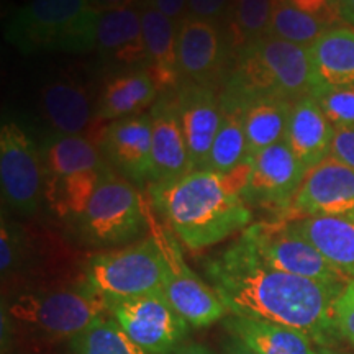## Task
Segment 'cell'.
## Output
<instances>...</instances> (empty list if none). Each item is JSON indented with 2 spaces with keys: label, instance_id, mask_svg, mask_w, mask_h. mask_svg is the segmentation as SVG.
Wrapping results in <instances>:
<instances>
[{
  "label": "cell",
  "instance_id": "32",
  "mask_svg": "<svg viewBox=\"0 0 354 354\" xmlns=\"http://www.w3.org/2000/svg\"><path fill=\"white\" fill-rule=\"evenodd\" d=\"M32 263V246L21 225L8 218L2 212L0 223V274L6 286L7 281L20 277Z\"/></svg>",
  "mask_w": 354,
  "mask_h": 354
},
{
  "label": "cell",
  "instance_id": "9",
  "mask_svg": "<svg viewBox=\"0 0 354 354\" xmlns=\"http://www.w3.org/2000/svg\"><path fill=\"white\" fill-rule=\"evenodd\" d=\"M241 234L251 243L259 258L277 271L338 289L351 281L333 268L312 243L300 236L289 220L254 221Z\"/></svg>",
  "mask_w": 354,
  "mask_h": 354
},
{
  "label": "cell",
  "instance_id": "36",
  "mask_svg": "<svg viewBox=\"0 0 354 354\" xmlns=\"http://www.w3.org/2000/svg\"><path fill=\"white\" fill-rule=\"evenodd\" d=\"M331 156L354 167V127L336 130L333 146H331Z\"/></svg>",
  "mask_w": 354,
  "mask_h": 354
},
{
  "label": "cell",
  "instance_id": "37",
  "mask_svg": "<svg viewBox=\"0 0 354 354\" xmlns=\"http://www.w3.org/2000/svg\"><path fill=\"white\" fill-rule=\"evenodd\" d=\"M143 6L156 8L158 12L166 15L176 25H179L187 17L189 0H143L141 7Z\"/></svg>",
  "mask_w": 354,
  "mask_h": 354
},
{
  "label": "cell",
  "instance_id": "42",
  "mask_svg": "<svg viewBox=\"0 0 354 354\" xmlns=\"http://www.w3.org/2000/svg\"><path fill=\"white\" fill-rule=\"evenodd\" d=\"M317 354H330V351H325V349H318Z\"/></svg>",
  "mask_w": 354,
  "mask_h": 354
},
{
  "label": "cell",
  "instance_id": "5",
  "mask_svg": "<svg viewBox=\"0 0 354 354\" xmlns=\"http://www.w3.org/2000/svg\"><path fill=\"white\" fill-rule=\"evenodd\" d=\"M99 17L87 0H28L8 19L6 39L24 55H84L95 50Z\"/></svg>",
  "mask_w": 354,
  "mask_h": 354
},
{
  "label": "cell",
  "instance_id": "8",
  "mask_svg": "<svg viewBox=\"0 0 354 354\" xmlns=\"http://www.w3.org/2000/svg\"><path fill=\"white\" fill-rule=\"evenodd\" d=\"M165 258L151 233L131 245L99 251L87 259L84 279L107 305L161 290Z\"/></svg>",
  "mask_w": 354,
  "mask_h": 354
},
{
  "label": "cell",
  "instance_id": "18",
  "mask_svg": "<svg viewBox=\"0 0 354 354\" xmlns=\"http://www.w3.org/2000/svg\"><path fill=\"white\" fill-rule=\"evenodd\" d=\"M95 51L100 68L113 76L136 69H148L140 8L100 13Z\"/></svg>",
  "mask_w": 354,
  "mask_h": 354
},
{
  "label": "cell",
  "instance_id": "41",
  "mask_svg": "<svg viewBox=\"0 0 354 354\" xmlns=\"http://www.w3.org/2000/svg\"><path fill=\"white\" fill-rule=\"evenodd\" d=\"M339 17L354 28V0H339Z\"/></svg>",
  "mask_w": 354,
  "mask_h": 354
},
{
  "label": "cell",
  "instance_id": "15",
  "mask_svg": "<svg viewBox=\"0 0 354 354\" xmlns=\"http://www.w3.org/2000/svg\"><path fill=\"white\" fill-rule=\"evenodd\" d=\"M300 216L354 220V167L330 156L308 169L287 220Z\"/></svg>",
  "mask_w": 354,
  "mask_h": 354
},
{
  "label": "cell",
  "instance_id": "1",
  "mask_svg": "<svg viewBox=\"0 0 354 354\" xmlns=\"http://www.w3.org/2000/svg\"><path fill=\"white\" fill-rule=\"evenodd\" d=\"M202 266L230 315L289 326L320 346L339 338L335 302L343 289L277 271L243 234Z\"/></svg>",
  "mask_w": 354,
  "mask_h": 354
},
{
  "label": "cell",
  "instance_id": "11",
  "mask_svg": "<svg viewBox=\"0 0 354 354\" xmlns=\"http://www.w3.org/2000/svg\"><path fill=\"white\" fill-rule=\"evenodd\" d=\"M0 187L8 210L33 216L44 201V172L39 148L17 123L0 130Z\"/></svg>",
  "mask_w": 354,
  "mask_h": 354
},
{
  "label": "cell",
  "instance_id": "19",
  "mask_svg": "<svg viewBox=\"0 0 354 354\" xmlns=\"http://www.w3.org/2000/svg\"><path fill=\"white\" fill-rule=\"evenodd\" d=\"M149 115L153 123V169L149 184L166 183L194 171L176 110L174 91L162 92L149 109Z\"/></svg>",
  "mask_w": 354,
  "mask_h": 354
},
{
  "label": "cell",
  "instance_id": "14",
  "mask_svg": "<svg viewBox=\"0 0 354 354\" xmlns=\"http://www.w3.org/2000/svg\"><path fill=\"white\" fill-rule=\"evenodd\" d=\"M230 51L221 25L194 17H185L177 25V63L183 81L209 87L223 84L230 71Z\"/></svg>",
  "mask_w": 354,
  "mask_h": 354
},
{
  "label": "cell",
  "instance_id": "43",
  "mask_svg": "<svg viewBox=\"0 0 354 354\" xmlns=\"http://www.w3.org/2000/svg\"><path fill=\"white\" fill-rule=\"evenodd\" d=\"M333 2H335L336 6H338V8H339V0H333Z\"/></svg>",
  "mask_w": 354,
  "mask_h": 354
},
{
  "label": "cell",
  "instance_id": "24",
  "mask_svg": "<svg viewBox=\"0 0 354 354\" xmlns=\"http://www.w3.org/2000/svg\"><path fill=\"white\" fill-rule=\"evenodd\" d=\"M159 95L161 92L156 82L146 69L117 74L109 79L97 100L95 120L113 122L145 113Z\"/></svg>",
  "mask_w": 354,
  "mask_h": 354
},
{
  "label": "cell",
  "instance_id": "17",
  "mask_svg": "<svg viewBox=\"0 0 354 354\" xmlns=\"http://www.w3.org/2000/svg\"><path fill=\"white\" fill-rule=\"evenodd\" d=\"M176 110L192 169H203L220 130L223 110L215 87L183 81L174 91Z\"/></svg>",
  "mask_w": 354,
  "mask_h": 354
},
{
  "label": "cell",
  "instance_id": "39",
  "mask_svg": "<svg viewBox=\"0 0 354 354\" xmlns=\"http://www.w3.org/2000/svg\"><path fill=\"white\" fill-rule=\"evenodd\" d=\"M221 354H256L246 346L241 339L236 336L228 335L223 342V348H221Z\"/></svg>",
  "mask_w": 354,
  "mask_h": 354
},
{
  "label": "cell",
  "instance_id": "30",
  "mask_svg": "<svg viewBox=\"0 0 354 354\" xmlns=\"http://www.w3.org/2000/svg\"><path fill=\"white\" fill-rule=\"evenodd\" d=\"M69 354H148L120 328L110 313L97 318L68 343Z\"/></svg>",
  "mask_w": 354,
  "mask_h": 354
},
{
  "label": "cell",
  "instance_id": "22",
  "mask_svg": "<svg viewBox=\"0 0 354 354\" xmlns=\"http://www.w3.org/2000/svg\"><path fill=\"white\" fill-rule=\"evenodd\" d=\"M140 10L148 56L146 71L151 74L161 94L176 91L183 82L177 63V25L153 7L143 6Z\"/></svg>",
  "mask_w": 354,
  "mask_h": 354
},
{
  "label": "cell",
  "instance_id": "6",
  "mask_svg": "<svg viewBox=\"0 0 354 354\" xmlns=\"http://www.w3.org/2000/svg\"><path fill=\"white\" fill-rule=\"evenodd\" d=\"M44 172V201L61 221H69L87 205L104 177L112 171L99 145L82 135H53L39 146Z\"/></svg>",
  "mask_w": 354,
  "mask_h": 354
},
{
  "label": "cell",
  "instance_id": "23",
  "mask_svg": "<svg viewBox=\"0 0 354 354\" xmlns=\"http://www.w3.org/2000/svg\"><path fill=\"white\" fill-rule=\"evenodd\" d=\"M313 87L354 88V28L326 30L308 48Z\"/></svg>",
  "mask_w": 354,
  "mask_h": 354
},
{
  "label": "cell",
  "instance_id": "10",
  "mask_svg": "<svg viewBox=\"0 0 354 354\" xmlns=\"http://www.w3.org/2000/svg\"><path fill=\"white\" fill-rule=\"evenodd\" d=\"M151 233L156 236L165 258V276L161 290L174 310L189 323L190 328H207L230 315L218 294L209 282L189 268L183 245L169 228L151 220Z\"/></svg>",
  "mask_w": 354,
  "mask_h": 354
},
{
  "label": "cell",
  "instance_id": "7",
  "mask_svg": "<svg viewBox=\"0 0 354 354\" xmlns=\"http://www.w3.org/2000/svg\"><path fill=\"white\" fill-rule=\"evenodd\" d=\"M64 225L84 246L105 251L143 240L151 215L136 185L112 169L81 214Z\"/></svg>",
  "mask_w": 354,
  "mask_h": 354
},
{
  "label": "cell",
  "instance_id": "31",
  "mask_svg": "<svg viewBox=\"0 0 354 354\" xmlns=\"http://www.w3.org/2000/svg\"><path fill=\"white\" fill-rule=\"evenodd\" d=\"M330 28L335 26L328 21L299 10L287 0H276L268 35L310 48Z\"/></svg>",
  "mask_w": 354,
  "mask_h": 354
},
{
  "label": "cell",
  "instance_id": "20",
  "mask_svg": "<svg viewBox=\"0 0 354 354\" xmlns=\"http://www.w3.org/2000/svg\"><path fill=\"white\" fill-rule=\"evenodd\" d=\"M39 107L53 135H82L95 118L94 99L86 84L76 77H56L39 92Z\"/></svg>",
  "mask_w": 354,
  "mask_h": 354
},
{
  "label": "cell",
  "instance_id": "21",
  "mask_svg": "<svg viewBox=\"0 0 354 354\" xmlns=\"http://www.w3.org/2000/svg\"><path fill=\"white\" fill-rule=\"evenodd\" d=\"M335 133L312 94L292 104L286 143L307 171L331 156Z\"/></svg>",
  "mask_w": 354,
  "mask_h": 354
},
{
  "label": "cell",
  "instance_id": "29",
  "mask_svg": "<svg viewBox=\"0 0 354 354\" xmlns=\"http://www.w3.org/2000/svg\"><path fill=\"white\" fill-rule=\"evenodd\" d=\"M276 0H233L228 19L221 25L233 55L245 44L266 37Z\"/></svg>",
  "mask_w": 354,
  "mask_h": 354
},
{
  "label": "cell",
  "instance_id": "44",
  "mask_svg": "<svg viewBox=\"0 0 354 354\" xmlns=\"http://www.w3.org/2000/svg\"><path fill=\"white\" fill-rule=\"evenodd\" d=\"M12 354H13V353H12Z\"/></svg>",
  "mask_w": 354,
  "mask_h": 354
},
{
  "label": "cell",
  "instance_id": "4",
  "mask_svg": "<svg viewBox=\"0 0 354 354\" xmlns=\"http://www.w3.org/2000/svg\"><path fill=\"white\" fill-rule=\"evenodd\" d=\"M13 331L33 342H71L109 313V305L86 279L57 282L3 297L2 312Z\"/></svg>",
  "mask_w": 354,
  "mask_h": 354
},
{
  "label": "cell",
  "instance_id": "38",
  "mask_svg": "<svg viewBox=\"0 0 354 354\" xmlns=\"http://www.w3.org/2000/svg\"><path fill=\"white\" fill-rule=\"evenodd\" d=\"M143 0H87L88 7L94 8L95 12L105 13L113 10H122V8H133L141 7Z\"/></svg>",
  "mask_w": 354,
  "mask_h": 354
},
{
  "label": "cell",
  "instance_id": "34",
  "mask_svg": "<svg viewBox=\"0 0 354 354\" xmlns=\"http://www.w3.org/2000/svg\"><path fill=\"white\" fill-rule=\"evenodd\" d=\"M335 325L339 338L354 346V281H349L336 297Z\"/></svg>",
  "mask_w": 354,
  "mask_h": 354
},
{
  "label": "cell",
  "instance_id": "16",
  "mask_svg": "<svg viewBox=\"0 0 354 354\" xmlns=\"http://www.w3.org/2000/svg\"><path fill=\"white\" fill-rule=\"evenodd\" d=\"M151 115L145 112L109 122L97 145L115 172L131 184L143 185L151 183Z\"/></svg>",
  "mask_w": 354,
  "mask_h": 354
},
{
  "label": "cell",
  "instance_id": "2",
  "mask_svg": "<svg viewBox=\"0 0 354 354\" xmlns=\"http://www.w3.org/2000/svg\"><path fill=\"white\" fill-rule=\"evenodd\" d=\"M154 210L189 251L228 240L253 223V212L225 176L194 169L166 183L149 184Z\"/></svg>",
  "mask_w": 354,
  "mask_h": 354
},
{
  "label": "cell",
  "instance_id": "35",
  "mask_svg": "<svg viewBox=\"0 0 354 354\" xmlns=\"http://www.w3.org/2000/svg\"><path fill=\"white\" fill-rule=\"evenodd\" d=\"M233 0H189L187 17L223 25L232 10Z\"/></svg>",
  "mask_w": 354,
  "mask_h": 354
},
{
  "label": "cell",
  "instance_id": "28",
  "mask_svg": "<svg viewBox=\"0 0 354 354\" xmlns=\"http://www.w3.org/2000/svg\"><path fill=\"white\" fill-rule=\"evenodd\" d=\"M223 110V118H221L220 130L216 133L203 169L230 176L245 166L251 158L248 156L243 113L240 110Z\"/></svg>",
  "mask_w": 354,
  "mask_h": 354
},
{
  "label": "cell",
  "instance_id": "13",
  "mask_svg": "<svg viewBox=\"0 0 354 354\" xmlns=\"http://www.w3.org/2000/svg\"><path fill=\"white\" fill-rule=\"evenodd\" d=\"M305 176L307 167L286 141H281L251 158L250 172L240 196L250 207L289 215Z\"/></svg>",
  "mask_w": 354,
  "mask_h": 354
},
{
  "label": "cell",
  "instance_id": "40",
  "mask_svg": "<svg viewBox=\"0 0 354 354\" xmlns=\"http://www.w3.org/2000/svg\"><path fill=\"white\" fill-rule=\"evenodd\" d=\"M174 354H216L214 349H210L209 346L202 343H196V342H187L184 343L183 346H179L176 349Z\"/></svg>",
  "mask_w": 354,
  "mask_h": 354
},
{
  "label": "cell",
  "instance_id": "27",
  "mask_svg": "<svg viewBox=\"0 0 354 354\" xmlns=\"http://www.w3.org/2000/svg\"><path fill=\"white\" fill-rule=\"evenodd\" d=\"M292 104L279 97H266L241 110L248 156L254 158L269 146L286 141Z\"/></svg>",
  "mask_w": 354,
  "mask_h": 354
},
{
  "label": "cell",
  "instance_id": "3",
  "mask_svg": "<svg viewBox=\"0 0 354 354\" xmlns=\"http://www.w3.org/2000/svg\"><path fill=\"white\" fill-rule=\"evenodd\" d=\"M312 91L307 46L266 35L234 53L220 88L221 109L241 110L251 102L279 97L295 102Z\"/></svg>",
  "mask_w": 354,
  "mask_h": 354
},
{
  "label": "cell",
  "instance_id": "25",
  "mask_svg": "<svg viewBox=\"0 0 354 354\" xmlns=\"http://www.w3.org/2000/svg\"><path fill=\"white\" fill-rule=\"evenodd\" d=\"M292 228L312 243L343 276L354 281V220L336 216H300Z\"/></svg>",
  "mask_w": 354,
  "mask_h": 354
},
{
  "label": "cell",
  "instance_id": "33",
  "mask_svg": "<svg viewBox=\"0 0 354 354\" xmlns=\"http://www.w3.org/2000/svg\"><path fill=\"white\" fill-rule=\"evenodd\" d=\"M310 94L336 130L354 127V88L313 87Z\"/></svg>",
  "mask_w": 354,
  "mask_h": 354
},
{
  "label": "cell",
  "instance_id": "12",
  "mask_svg": "<svg viewBox=\"0 0 354 354\" xmlns=\"http://www.w3.org/2000/svg\"><path fill=\"white\" fill-rule=\"evenodd\" d=\"M109 313L148 354H174L185 343L190 330L162 290L110 304Z\"/></svg>",
  "mask_w": 354,
  "mask_h": 354
},
{
  "label": "cell",
  "instance_id": "26",
  "mask_svg": "<svg viewBox=\"0 0 354 354\" xmlns=\"http://www.w3.org/2000/svg\"><path fill=\"white\" fill-rule=\"evenodd\" d=\"M225 330L256 354H317L307 335L277 323L228 315Z\"/></svg>",
  "mask_w": 354,
  "mask_h": 354
}]
</instances>
